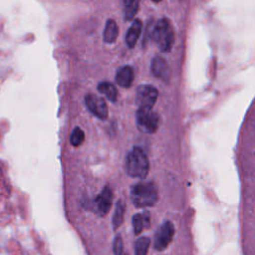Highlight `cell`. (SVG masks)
Instances as JSON below:
<instances>
[{"label": "cell", "instance_id": "cell-10", "mask_svg": "<svg viewBox=\"0 0 255 255\" xmlns=\"http://www.w3.org/2000/svg\"><path fill=\"white\" fill-rule=\"evenodd\" d=\"M133 81V70L129 66L122 67L117 75H116V82L119 86L124 88H128Z\"/></svg>", "mask_w": 255, "mask_h": 255}, {"label": "cell", "instance_id": "cell-17", "mask_svg": "<svg viewBox=\"0 0 255 255\" xmlns=\"http://www.w3.org/2000/svg\"><path fill=\"white\" fill-rule=\"evenodd\" d=\"M149 239L146 237H141L136 240L135 245H134V251L135 255H146L147 250L149 247Z\"/></svg>", "mask_w": 255, "mask_h": 255}, {"label": "cell", "instance_id": "cell-6", "mask_svg": "<svg viewBox=\"0 0 255 255\" xmlns=\"http://www.w3.org/2000/svg\"><path fill=\"white\" fill-rule=\"evenodd\" d=\"M174 235L173 224L169 221L164 222L157 230L154 238V248L157 251L164 250L171 242Z\"/></svg>", "mask_w": 255, "mask_h": 255}, {"label": "cell", "instance_id": "cell-1", "mask_svg": "<svg viewBox=\"0 0 255 255\" xmlns=\"http://www.w3.org/2000/svg\"><path fill=\"white\" fill-rule=\"evenodd\" d=\"M157 188L151 182L137 183L130 189V199L136 207L152 206L157 201Z\"/></svg>", "mask_w": 255, "mask_h": 255}, {"label": "cell", "instance_id": "cell-5", "mask_svg": "<svg viewBox=\"0 0 255 255\" xmlns=\"http://www.w3.org/2000/svg\"><path fill=\"white\" fill-rule=\"evenodd\" d=\"M158 92L150 85H141L137 88L135 94V102L138 108L152 109L157 100Z\"/></svg>", "mask_w": 255, "mask_h": 255}, {"label": "cell", "instance_id": "cell-8", "mask_svg": "<svg viewBox=\"0 0 255 255\" xmlns=\"http://www.w3.org/2000/svg\"><path fill=\"white\" fill-rule=\"evenodd\" d=\"M112 200H113V192L111 188L107 186L98 195L95 201L96 210L100 216H104L109 212L112 205Z\"/></svg>", "mask_w": 255, "mask_h": 255}, {"label": "cell", "instance_id": "cell-16", "mask_svg": "<svg viewBox=\"0 0 255 255\" xmlns=\"http://www.w3.org/2000/svg\"><path fill=\"white\" fill-rule=\"evenodd\" d=\"M124 3V8H125V15L127 20H131L137 10H138V4L139 0H123Z\"/></svg>", "mask_w": 255, "mask_h": 255}, {"label": "cell", "instance_id": "cell-4", "mask_svg": "<svg viewBox=\"0 0 255 255\" xmlns=\"http://www.w3.org/2000/svg\"><path fill=\"white\" fill-rule=\"evenodd\" d=\"M136 124L140 130L147 133H152L158 128L159 119L157 114L151 109L138 108L136 112Z\"/></svg>", "mask_w": 255, "mask_h": 255}, {"label": "cell", "instance_id": "cell-2", "mask_svg": "<svg viewBox=\"0 0 255 255\" xmlns=\"http://www.w3.org/2000/svg\"><path fill=\"white\" fill-rule=\"evenodd\" d=\"M126 168L132 177L144 178L149 170V163L145 152L140 147H134L127 156Z\"/></svg>", "mask_w": 255, "mask_h": 255}, {"label": "cell", "instance_id": "cell-14", "mask_svg": "<svg viewBox=\"0 0 255 255\" xmlns=\"http://www.w3.org/2000/svg\"><path fill=\"white\" fill-rule=\"evenodd\" d=\"M98 90L100 91V93L105 95L108 98V100H110L111 102L117 101L118 91L113 84L108 83V82H103L98 86Z\"/></svg>", "mask_w": 255, "mask_h": 255}, {"label": "cell", "instance_id": "cell-11", "mask_svg": "<svg viewBox=\"0 0 255 255\" xmlns=\"http://www.w3.org/2000/svg\"><path fill=\"white\" fill-rule=\"evenodd\" d=\"M141 28H142V24L141 21L138 19H135L133 21V23L131 24V26L129 27V29L128 30L127 36H126V41L127 44L129 48H133L139 35L141 32Z\"/></svg>", "mask_w": 255, "mask_h": 255}, {"label": "cell", "instance_id": "cell-9", "mask_svg": "<svg viewBox=\"0 0 255 255\" xmlns=\"http://www.w3.org/2000/svg\"><path fill=\"white\" fill-rule=\"evenodd\" d=\"M151 72L152 74L161 79L167 80L169 77V69L167 66L166 61L161 57H155L151 62Z\"/></svg>", "mask_w": 255, "mask_h": 255}, {"label": "cell", "instance_id": "cell-3", "mask_svg": "<svg viewBox=\"0 0 255 255\" xmlns=\"http://www.w3.org/2000/svg\"><path fill=\"white\" fill-rule=\"evenodd\" d=\"M152 39L161 52L170 51L173 45L174 35L173 29L167 19L162 18L155 23L152 29Z\"/></svg>", "mask_w": 255, "mask_h": 255}, {"label": "cell", "instance_id": "cell-12", "mask_svg": "<svg viewBox=\"0 0 255 255\" xmlns=\"http://www.w3.org/2000/svg\"><path fill=\"white\" fill-rule=\"evenodd\" d=\"M149 214L147 212L144 213H137L132 217V226H133V231L136 235L141 233V231L149 226Z\"/></svg>", "mask_w": 255, "mask_h": 255}, {"label": "cell", "instance_id": "cell-19", "mask_svg": "<svg viewBox=\"0 0 255 255\" xmlns=\"http://www.w3.org/2000/svg\"><path fill=\"white\" fill-rule=\"evenodd\" d=\"M124 245H123V240L121 236H117L114 240V253L116 255H121L123 253Z\"/></svg>", "mask_w": 255, "mask_h": 255}, {"label": "cell", "instance_id": "cell-18", "mask_svg": "<svg viewBox=\"0 0 255 255\" xmlns=\"http://www.w3.org/2000/svg\"><path fill=\"white\" fill-rule=\"evenodd\" d=\"M85 139V133L80 128H76L73 129L71 133V143L74 146H79L83 143Z\"/></svg>", "mask_w": 255, "mask_h": 255}, {"label": "cell", "instance_id": "cell-7", "mask_svg": "<svg viewBox=\"0 0 255 255\" xmlns=\"http://www.w3.org/2000/svg\"><path fill=\"white\" fill-rule=\"evenodd\" d=\"M88 109L99 119L105 120L108 118V107L104 99L96 95H88L85 99Z\"/></svg>", "mask_w": 255, "mask_h": 255}, {"label": "cell", "instance_id": "cell-15", "mask_svg": "<svg viewBox=\"0 0 255 255\" xmlns=\"http://www.w3.org/2000/svg\"><path fill=\"white\" fill-rule=\"evenodd\" d=\"M125 210H126L125 202H123L122 200H119L116 205V210H115L114 217H113V225H114L115 229L119 228L121 226V224L123 223Z\"/></svg>", "mask_w": 255, "mask_h": 255}, {"label": "cell", "instance_id": "cell-13", "mask_svg": "<svg viewBox=\"0 0 255 255\" xmlns=\"http://www.w3.org/2000/svg\"><path fill=\"white\" fill-rule=\"evenodd\" d=\"M119 35L118 24L114 20H108L104 31V41L106 43H113Z\"/></svg>", "mask_w": 255, "mask_h": 255}, {"label": "cell", "instance_id": "cell-20", "mask_svg": "<svg viewBox=\"0 0 255 255\" xmlns=\"http://www.w3.org/2000/svg\"><path fill=\"white\" fill-rule=\"evenodd\" d=\"M152 1H153V2H160L161 0H152Z\"/></svg>", "mask_w": 255, "mask_h": 255}]
</instances>
